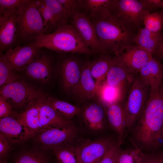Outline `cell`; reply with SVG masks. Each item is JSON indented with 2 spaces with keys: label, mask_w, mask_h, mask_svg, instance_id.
I'll return each instance as SVG.
<instances>
[{
  "label": "cell",
  "mask_w": 163,
  "mask_h": 163,
  "mask_svg": "<svg viewBox=\"0 0 163 163\" xmlns=\"http://www.w3.org/2000/svg\"><path fill=\"white\" fill-rule=\"evenodd\" d=\"M40 149L23 151L17 156L14 163H49L47 155Z\"/></svg>",
  "instance_id": "30"
},
{
  "label": "cell",
  "mask_w": 163,
  "mask_h": 163,
  "mask_svg": "<svg viewBox=\"0 0 163 163\" xmlns=\"http://www.w3.org/2000/svg\"><path fill=\"white\" fill-rule=\"evenodd\" d=\"M39 10L43 19L46 34L53 33L68 24L69 17L57 0H42Z\"/></svg>",
  "instance_id": "11"
},
{
  "label": "cell",
  "mask_w": 163,
  "mask_h": 163,
  "mask_svg": "<svg viewBox=\"0 0 163 163\" xmlns=\"http://www.w3.org/2000/svg\"><path fill=\"white\" fill-rule=\"evenodd\" d=\"M142 163H163V150L145 153Z\"/></svg>",
  "instance_id": "40"
},
{
  "label": "cell",
  "mask_w": 163,
  "mask_h": 163,
  "mask_svg": "<svg viewBox=\"0 0 163 163\" xmlns=\"http://www.w3.org/2000/svg\"><path fill=\"white\" fill-rule=\"evenodd\" d=\"M142 24L144 28L153 32H161L163 28L162 18L157 11L151 12L147 11L143 18Z\"/></svg>",
  "instance_id": "35"
},
{
  "label": "cell",
  "mask_w": 163,
  "mask_h": 163,
  "mask_svg": "<svg viewBox=\"0 0 163 163\" xmlns=\"http://www.w3.org/2000/svg\"><path fill=\"white\" fill-rule=\"evenodd\" d=\"M30 0H0V16L21 14Z\"/></svg>",
  "instance_id": "32"
},
{
  "label": "cell",
  "mask_w": 163,
  "mask_h": 163,
  "mask_svg": "<svg viewBox=\"0 0 163 163\" xmlns=\"http://www.w3.org/2000/svg\"><path fill=\"white\" fill-rule=\"evenodd\" d=\"M101 54V56L91 61V74L97 86L105 80L113 59L110 54Z\"/></svg>",
  "instance_id": "28"
},
{
  "label": "cell",
  "mask_w": 163,
  "mask_h": 163,
  "mask_svg": "<svg viewBox=\"0 0 163 163\" xmlns=\"http://www.w3.org/2000/svg\"><path fill=\"white\" fill-rule=\"evenodd\" d=\"M163 124V85L150 91L142 113L131 130V140L135 148L145 153L162 149Z\"/></svg>",
  "instance_id": "1"
},
{
  "label": "cell",
  "mask_w": 163,
  "mask_h": 163,
  "mask_svg": "<svg viewBox=\"0 0 163 163\" xmlns=\"http://www.w3.org/2000/svg\"><path fill=\"white\" fill-rule=\"evenodd\" d=\"M0 163H6V162L4 161L2 162H0Z\"/></svg>",
  "instance_id": "45"
},
{
  "label": "cell",
  "mask_w": 163,
  "mask_h": 163,
  "mask_svg": "<svg viewBox=\"0 0 163 163\" xmlns=\"http://www.w3.org/2000/svg\"><path fill=\"white\" fill-rule=\"evenodd\" d=\"M69 21L78 32L87 46L95 53H100L98 40L94 25L84 12L75 13Z\"/></svg>",
  "instance_id": "14"
},
{
  "label": "cell",
  "mask_w": 163,
  "mask_h": 163,
  "mask_svg": "<svg viewBox=\"0 0 163 163\" xmlns=\"http://www.w3.org/2000/svg\"><path fill=\"white\" fill-rule=\"evenodd\" d=\"M106 108V115L110 126L118 137L123 139L127 134L123 106L118 102L110 105Z\"/></svg>",
  "instance_id": "23"
},
{
  "label": "cell",
  "mask_w": 163,
  "mask_h": 163,
  "mask_svg": "<svg viewBox=\"0 0 163 163\" xmlns=\"http://www.w3.org/2000/svg\"><path fill=\"white\" fill-rule=\"evenodd\" d=\"M29 44L37 47L46 48L61 55L94 53L71 24L63 26L53 33L42 35Z\"/></svg>",
  "instance_id": "3"
},
{
  "label": "cell",
  "mask_w": 163,
  "mask_h": 163,
  "mask_svg": "<svg viewBox=\"0 0 163 163\" xmlns=\"http://www.w3.org/2000/svg\"><path fill=\"white\" fill-rule=\"evenodd\" d=\"M123 140L118 138L108 149L99 163H116Z\"/></svg>",
  "instance_id": "36"
},
{
  "label": "cell",
  "mask_w": 163,
  "mask_h": 163,
  "mask_svg": "<svg viewBox=\"0 0 163 163\" xmlns=\"http://www.w3.org/2000/svg\"><path fill=\"white\" fill-rule=\"evenodd\" d=\"M42 48L29 44L18 46L4 53L7 62L17 71H22L40 53Z\"/></svg>",
  "instance_id": "16"
},
{
  "label": "cell",
  "mask_w": 163,
  "mask_h": 163,
  "mask_svg": "<svg viewBox=\"0 0 163 163\" xmlns=\"http://www.w3.org/2000/svg\"><path fill=\"white\" fill-rule=\"evenodd\" d=\"M147 87L139 78L134 81L131 88L123 106L127 134L135 126L144 109L147 101Z\"/></svg>",
  "instance_id": "8"
},
{
  "label": "cell",
  "mask_w": 163,
  "mask_h": 163,
  "mask_svg": "<svg viewBox=\"0 0 163 163\" xmlns=\"http://www.w3.org/2000/svg\"><path fill=\"white\" fill-rule=\"evenodd\" d=\"M145 10L151 11L163 10V0H140Z\"/></svg>",
  "instance_id": "41"
},
{
  "label": "cell",
  "mask_w": 163,
  "mask_h": 163,
  "mask_svg": "<svg viewBox=\"0 0 163 163\" xmlns=\"http://www.w3.org/2000/svg\"><path fill=\"white\" fill-rule=\"evenodd\" d=\"M152 56L157 60L159 61L160 60L163 59V40L158 47L153 53Z\"/></svg>",
  "instance_id": "42"
},
{
  "label": "cell",
  "mask_w": 163,
  "mask_h": 163,
  "mask_svg": "<svg viewBox=\"0 0 163 163\" xmlns=\"http://www.w3.org/2000/svg\"><path fill=\"white\" fill-rule=\"evenodd\" d=\"M121 88L110 86L104 81L98 85L96 97L101 104L107 108L111 104L120 102Z\"/></svg>",
  "instance_id": "27"
},
{
  "label": "cell",
  "mask_w": 163,
  "mask_h": 163,
  "mask_svg": "<svg viewBox=\"0 0 163 163\" xmlns=\"http://www.w3.org/2000/svg\"><path fill=\"white\" fill-rule=\"evenodd\" d=\"M162 149L163 150V124L161 130Z\"/></svg>",
  "instance_id": "44"
},
{
  "label": "cell",
  "mask_w": 163,
  "mask_h": 163,
  "mask_svg": "<svg viewBox=\"0 0 163 163\" xmlns=\"http://www.w3.org/2000/svg\"><path fill=\"white\" fill-rule=\"evenodd\" d=\"M112 0H78L79 11L92 21L101 19L110 13L109 8Z\"/></svg>",
  "instance_id": "24"
},
{
  "label": "cell",
  "mask_w": 163,
  "mask_h": 163,
  "mask_svg": "<svg viewBox=\"0 0 163 163\" xmlns=\"http://www.w3.org/2000/svg\"><path fill=\"white\" fill-rule=\"evenodd\" d=\"M125 69L129 73L139 72L152 57V54L136 45H133L118 56Z\"/></svg>",
  "instance_id": "15"
},
{
  "label": "cell",
  "mask_w": 163,
  "mask_h": 163,
  "mask_svg": "<svg viewBox=\"0 0 163 163\" xmlns=\"http://www.w3.org/2000/svg\"><path fill=\"white\" fill-rule=\"evenodd\" d=\"M118 138L106 137L88 140L75 146L77 163H99Z\"/></svg>",
  "instance_id": "9"
},
{
  "label": "cell",
  "mask_w": 163,
  "mask_h": 163,
  "mask_svg": "<svg viewBox=\"0 0 163 163\" xmlns=\"http://www.w3.org/2000/svg\"><path fill=\"white\" fill-rule=\"evenodd\" d=\"M46 100L59 115L68 120L82 112L81 107L52 96L47 95Z\"/></svg>",
  "instance_id": "29"
},
{
  "label": "cell",
  "mask_w": 163,
  "mask_h": 163,
  "mask_svg": "<svg viewBox=\"0 0 163 163\" xmlns=\"http://www.w3.org/2000/svg\"><path fill=\"white\" fill-rule=\"evenodd\" d=\"M104 108L101 104H92L83 109L84 121L90 130L98 132L104 128L106 114Z\"/></svg>",
  "instance_id": "22"
},
{
  "label": "cell",
  "mask_w": 163,
  "mask_h": 163,
  "mask_svg": "<svg viewBox=\"0 0 163 163\" xmlns=\"http://www.w3.org/2000/svg\"><path fill=\"white\" fill-rule=\"evenodd\" d=\"M161 16L163 21V10H159L157 11Z\"/></svg>",
  "instance_id": "43"
},
{
  "label": "cell",
  "mask_w": 163,
  "mask_h": 163,
  "mask_svg": "<svg viewBox=\"0 0 163 163\" xmlns=\"http://www.w3.org/2000/svg\"><path fill=\"white\" fill-rule=\"evenodd\" d=\"M43 93L20 79L4 85L0 88V95L10 102L14 110H23L32 104Z\"/></svg>",
  "instance_id": "6"
},
{
  "label": "cell",
  "mask_w": 163,
  "mask_h": 163,
  "mask_svg": "<svg viewBox=\"0 0 163 163\" xmlns=\"http://www.w3.org/2000/svg\"><path fill=\"white\" fill-rule=\"evenodd\" d=\"M109 9L114 18L133 30L141 28L147 11L140 0H112Z\"/></svg>",
  "instance_id": "7"
},
{
  "label": "cell",
  "mask_w": 163,
  "mask_h": 163,
  "mask_svg": "<svg viewBox=\"0 0 163 163\" xmlns=\"http://www.w3.org/2000/svg\"><path fill=\"white\" fill-rule=\"evenodd\" d=\"M46 96L40 109L39 121L41 129L52 127L62 128L72 124V120L61 116L46 101Z\"/></svg>",
  "instance_id": "21"
},
{
  "label": "cell",
  "mask_w": 163,
  "mask_h": 163,
  "mask_svg": "<svg viewBox=\"0 0 163 163\" xmlns=\"http://www.w3.org/2000/svg\"><path fill=\"white\" fill-rule=\"evenodd\" d=\"M42 0H30L18 20L15 47L30 44L46 34L43 19L39 10Z\"/></svg>",
  "instance_id": "4"
},
{
  "label": "cell",
  "mask_w": 163,
  "mask_h": 163,
  "mask_svg": "<svg viewBox=\"0 0 163 163\" xmlns=\"http://www.w3.org/2000/svg\"><path fill=\"white\" fill-rule=\"evenodd\" d=\"M145 153L141 150L134 149H120L116 163H142Z\"/></svg>",
  "instance_id": "33"
},
{
  "label": "cell",
  "mask_w": 163,
  "mask_h": 163,
  "mask_svg": "<svg viewBox=\"0 0 163 163\" xmlns=\"http://www.w3.org/2000/svg\"><path fill=\"white\" fill-rule=\"evenodd\" d=\"M7 62L4 53L0 52V86L4 85L20 79L21 76Z\"/></svg>",
  "instance_id": "31"
},
{
  "label": "cell",
  "mask_w": 163,
  "mask_h": 163,
  "mask_svg": "<svg viewBox=\"0 0 163 163\" xmlns=\"http://www.w3.org/2000/svg\"><path fill=\"white\" fill-rule=\"evenodd\" d=\"M97 32L100 53L120 55L133 45V29L121 23L109 13L103 18L92 21Z\"/></svg>",
  "instance_id": "2"
},
{
  "label": "cell",
  "mask_w": 163,
  "mask_h": 163,
  "mask_svg": "<svg viewBox=\"0 0 163 163\" xmlns=\"http://www.w3.org/2000/svg\"><path fill=\"white\" fill-rule=\"evenodd\" d=\"M51 51L42 48L39 54L22 71L33 80L47 82L50 79L54 67Z\"/></svg>",
  "instance_id": "12"
},
{
  "label": "cell",
  "mask_w": 163,
  "mask_h": 163,
  "mask_svg": "<svg viewBox=\"0 0 163 163\" xmlns=\"http://www.w3.org/2000/svg\"><path fill=\"white\" fill-rule=\"evenodd\" d=\"M129 73L121 63L118 56H115L113 57L105 81L110 86L122 87Z\"/></svg>",
  "instance_id": "26"
},
{
  "label": "cell",
  "mask_w": 163,
  "mask_h": 163,
  "mask_svg": "<svg viewBox=\"0 0 163 163\" xmlns=\"http://www.w3.org/2000/svg\"><path fill=\"white\" fill-rule=\"evenodd\" d=\"M58 65L64 91L73 95L81 77L82 65L76 58L65 54L61 55Z\"/></svg>",
  "instance_id": "10"
},
{
  "label": "cell",
  "mask_w": 163,
  "mask_h": 163,
  "mask_svg": "<svg viewBox=\"0 0 163 163\" xmlns=\"http://www.w3.org/2000/svg\"><path fill=\"white\" fill-rule=\"evenodd\" d=\"M0 133L13 146L21 145L32 139L36 134L13 117L0 118Z\"/></svg>",
  "instance_id": "13"
},
{
  "label": "cell",
  "mask_w": 163,
  "mask_h": 163,
  "mask_svg": "<svg viewBox=\"0 0 163 163\" xmlns=\"http://www.w3.org/2000/svg\"><path fill=\"white\" fill-rule=\"evenodd\" d=\"M163 40L161 32H153L144 27L140 28L134 34L133 41L136 45L152 55Z\"/></svg>",
  "instance_id": "25"
},
{
  "label": "cell",
  "mask_w": 163,
  "mask_h": 163,
  "mask_svg": "<svg viewBox=\"0 0 163 163\" xmlns=\"http://www.w3.org/2000/svg\"><path fill=\"white\" fill-rule=\"evenodd\" d=\"M46 96L43 93L32 104L13 117L36 133L38 132L41 129L39 121L40 107Z\"/></svg>",
  "instance_id": "20"
},
{
  "label": "cell",
  "mask_w": 163,
  "mask_h": 163,
  "mask_svg": "<svg viewBox=\"0 0 163 163\" xmlns=\"http://www.w3.org/2000/svg\"><path fill=\"white\" fill-rule=\"evenodd\" d=\"M13 145L3 135L0 133V162L8 155L12 150Z\"/></svg>",
  "instance_id": "39"
},
{
  "label": "cell",
  "mask_w": 163,
  "mask_h": 163,
  "mask_svg": "<svg viewBox=\"0 0 163 163\" xmlns=\"http://www.w3.org/2000/svg\"><path fill=\"white\" fill-rule=\"evenodd\" d=\"M19 15L0 16V52L5 53L15 47Z\"/></svg>",
  "instance_id": "18"
},
{
  "label": "cell",
  "mask_w": 163,
  "mask_h": 163,
  "mask_svg": "<svg viewBox=\"0 0 163 163\" xmlns=\"http://www.w3.org/2000/svg\"><path fill=\"white\" fill-rule=\"evenodd\" d=\"M52 151L59 163H77L75 146L72 145L61 147Z\"/></svg>",
  "instance_id": "34"
},
{
  "label": "cell",
  "mask_w": 163,
  "mask_h": 163,
  "mask_svg": "<svg viewBox=\"0 0 163 163\" xmlns=\"http://www.w3.org/2000/svg\"><path fill=\"white\" fill-rule=\"evenodd\" d=\"M91 63L88 60L82 64L79 81L73 95L81 102L96 97L98 86L91 73Z\"/></svg>",
  "instance_id": "17"
},
{
  "label": "cell",
  "mask_w": 163,
  "mask_h": 163,
  "mask_svg": "<svg viewBox=\"0 0 163 163\" xmlns=\"http://www.w3.org/2000/svg\"><path fill=\"white\" fill-rule=\"evenodd\" d=\"M77 133L76 127L72 123L62 128L52 127L42 129L36 133L32 139L39 148L44 150L52 151L72 145Z\"/></svg>",
  "instance_id": "5"
},
{
  "label": "cell",
  "mask_w": 163,
  "mask_h": 163,
  "mask_svg": "<svg viewBox=\"0 0 163 163\" xmlns=\"http://www.w3.org/2000/svg\"><path fill=\"white\" fill-rule=\"evenodd\" d=\"M57 0L66 11L70 20L75 13L79 11L78 0Z\"/></svg>",
  "instance_id": "37"
},
{
  "label": "cell",
  "mask_w": 163,
  "mask_h": 163,
  "mask_svg": "<svg viewBox=\"0 0 163 163\" xmlns=\"http://www.w3.org/2000/svg\"><path fill=\"white\" fill-rule=\"evenodd\" d=\"M17 113L14 110L10 102L0 95V118L13 117Z\"/></svg>",
  "instance_id": "38"
},
{
  "label": "cell",
  "mask_w": 163,
  "mask_h": 163,
  "mask_svg": "<svg viewBox=\"0 0 163 163\" xmlns=\"http://www.w3.org/2000/svg\"><path fill=\"white\" fill-rule=\"evenodd\" d=\"M139 79L150 91L158 88L163 79V66L153 56L140 70Z\"/></svg>",
  "instance_id": "19"
}]
</instances>
